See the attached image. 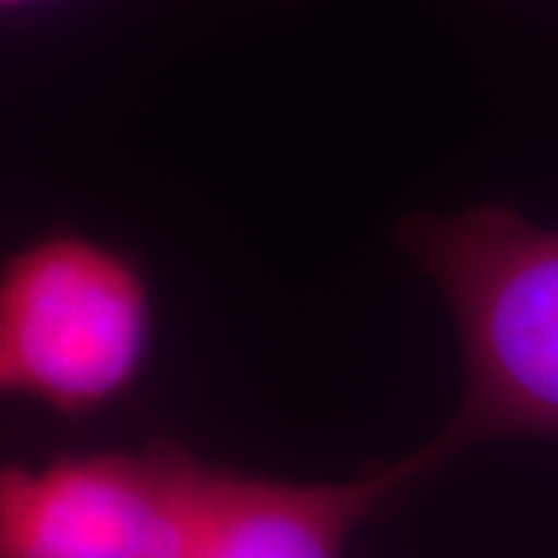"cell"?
<instances>
[{"mask_svg":"<svg viewBox=\"0 0 558 558\" xmlns=\"http://www.w3.org/2000/svg\"><path fill=\"white\" fill-rule=\"evenodd\" d=\"M220 469L171 440L0 475V558H193Z\"/></svg>","mask_w":558,"mask_h":558,"instance_id":"3","label":"cell"},{"mask_svg":"<svg viewBox=\"0 0 558 558\" xmlns=\"http://www.w3.org/2000/svg\"><path fill=\"white\" fill-rule=\"evenodd\" d=\"M398 242L457 323L462 395L416 453L422 478L487 440H558V230L509 205L413 215Z\"/></svg>","mask_w":558,"mask_h":558,"instance_id":"1","label":"cell"},{"mask_svg":"<svg viewBox=\"0 0 558 558\" xmlns=\"http://www.w3.org/2000/svg\"><path fill=\"white\" fill-rule=\"evenodd\" d=\"M413 457L348 481H270L220 469L215 506L193 558H341L381 499L418 481Z\"/></svg>","mask_w":558,"mask_h":558,"instance_id":"4","label":"cell"},{"mask_svg":"<svg viewBox=\"0 0 558 558\" xmlns=\"http://www.w3.org/2000/svg\"><path fill=\"white\" fill-rule=\"evenodd\" d=\"M149 336L146 279L116 248L50 233L3 264L0 388L10 398L94 413L134 385Z\"/></svg>","mask_w":558,"mask_h":558,"instance_id":"2","label":"cell"},{"mask_svg":"<svg viewBox=\"0 0 558 558\" xmlns=\"http://www.w3.org/2000/svg\"><path fill=\"white\" fill-rule=\"evenodd\" d=\"M32 3H44V0H0V7H3L7 13H16V10H25V7H32Z\"/></svg>","mask_w":558,"mask_h":558,"instance_id":"5","label":"cell"}]
</instances>
